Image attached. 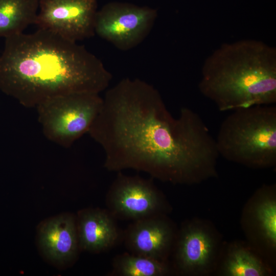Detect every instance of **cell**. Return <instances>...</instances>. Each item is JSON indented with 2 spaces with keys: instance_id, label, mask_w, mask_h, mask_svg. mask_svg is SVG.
Wrapping results in <instances>:
<instances>
[{
  "instance_id": "obj_8",
  "label": "cell",
  "mask_w": 276,
  "mask_h": 276,
  "mask_svg": "<svg viewBox=\"0 0 276 276\" xmlns=\"http://www.w3.org/2000/svg\"><path fill=\"white\" fill-rule=\"evenodd\" d=\"M118 172L106 199L108 210L116 218L134 221L171 211L170 204L152 180Z\"/></svg>"
},
{
  "instance_id": "obj_15",
  "label": "cell",
  "mask_w": 276,
  "mask_h": 276,
  "mask_svg": "<svg viewBox=\"0 0 276 276\" xmlns=\"http://www.w3.org/2000/svg\"><path fill=\"white\" fill-rule=\"evenodd\" d=\"M40 0H0V37L23 32L34 24Z\"/></svg>"
},
{
  "instance_id": "obj_11",
  "label": "cell",
  "mask_w": 276,
  "mask_h": 276,
  "mask_svg": "<svg viewBox=\"0 0 276 276\" xmlns=\"http://www.w3.org/2000/svg\"><path fill=\"white\" fill-rule=\"evenodd\" d=\"M178 228L167 214L134 220L124 233L128 252L170 261Z\"/></svg>"
},
{
  "instance_id": "obj_5",
  "label": "cell",
  "mask_w": 276,
  "mask_h": 276,
  "mask_svg": "<svg viewBox=\"0 0 276 276\" xmlns=\"http://www.w3.org/2000/svg\"><path fill=\"white\" fill-rule=\"evenodd\" d=\"M102 105L99 94L75 93L49 99L36 108L45 137L67 148L88 132Z\"/></svg>"
},
{
  "instance_id": "obj_6",
  "label": "cell",
  "mask_w": 276,
  "mask_h": 276,
  "mask_svg": "<svg viewBox=\"0 0 276 276\" xmlns=\"http://www.w3.org/2000/svg\"><path fill=\"white\" fill-rule=\"evenodd\" d=\"M223 242L210 221L199 218L185 220L178 228L170 258L174 274H214Z\"/></svg>"
},
{
  "instance_id": "obj_13",
  "label": "cell",
  "mask_w": 276,
  "mask_h": 276,
  "mask_svg": "<svg viewBox=\"0 0 276 276\" xmlns=\"http://www.w3.org/2000/svg\"><path fill=\"white\" fill-rule=\"evenodd\" d=\"M39 241L43 252L51 260L71 261L80 248L76 218L64 214L45 221L39 228Z\"/></svg>"
},
{
  "instance_id": "obj_14",
  "label": "cell",
  "mask_w": 276,
  "mask_h": 276,
  "mask_svg": "<svg viewBox=\"0 0 276 276\" xmlns=\"http://www.w3.org/2000/svg\"><path fill=\"white\" fill-rule=\"evenodd\" d=\"M274 267L246 242H223L214 273L221 276H269Z\"/></svg>"
},
{
  "instance_id": "obj_7",
  "label": "cell",
  "mask_w": 276,
  "mask_h": 276,
  "mask_svg": "<svg viewBox=\"0 0 276 276\" xmlns=\"http://www.w3.org/2000/svg\"><path fill=\"white\" fill-rule=\"evenodd\" d=\"M157 17L156 9L128 3L112 2L97 12L95 32L117 49L128 51L141 43Z\"/></svg>"
},
{
  "instance_id": "obj_16",
  "label": "cell",
  "mask_w": 276,
  "mask_h": 276,
  "mask_svg": "<svg viewBox=\"0 0 276 276\" xmlns=\"http://www.w3.org/2000/svg\"><path fill=\"white\" fill-rule=\"evenodd\" d=\"M110 275L168 276L174 274L170 261L134 255L128 251L116 256Z\"/></svg>"
},
{
  "instance_id": "obj_9",
  "label": "cell",
  "mask_w": 276,
  "mask_h": 276,
  "mask_svg": "<svg viewBox=\"0 0 276 276\" xmlns=\"http://www.w3.org/2000/svg\"><path fill=\"white\" fill-rule=\"evenodd\" d=\"M35 24L76 42L95 34L97 0H40Z\"/></svg>"
},
{
  "instance_id": "obj_12",
  "label": "cell",
  "mask_w": 276,
  "mask_h": 276,
  "mask_svg": "<svg viewBox=\"0 0 276 276\" xmlns=\"http://www.w3.org/2000/svg\"><path fill=\"white\" fill-rule=\"evenodd\" d=\"M115 219L108 210L79 212L76 222L80 248L98 253L112 247L120 237Z\"/></svg>"
},
{
  "instance_id": "obj_1",
  "label": "cell",
  "mask_w": 276,
  "mask_h": 276,
  "mask_svg": "<svg viewBox=\"0 0 276 276\" xmlns=\"http://www.w3.org/2000/svg\"><path fill=\"white\" fill-rule=\"evenodd\" d=\"M88 133L110 171L134 169L175 185L218 175L215 139L200 116L183 107L174 117L158 90L140 79L124 78L106 91Z\"/></svg>"
},
{
  "instance_id": "obj_10",
  "label": "cell",
  "mask_w": 276,
  "mask_h": 276,
  "mask_svg": "<svg viewBox=\"0 0 276 276\" xmlns=\"http://www.w3.org/2000/svg\"><path fill=\"white\" fill-rule=\"evenodd\" d=\"M241 225L247 244L273 267L276 255V186L264 185L245 204Z\"/></svg>"
},
{
  "instance_id": "obj_3",
  "label": "cell",
  "mask_w": 276,
  "mask_h": 276,
  "mask_svg": "<svg viewBox=\"0 0 276 276\" xmlns=\"http://www.w3.org/2000/svg\"><path fill=\"white\" fill-rule=\"evenodd\" d=\"M201 94L221 111L276 103V49L255 39L224 43L205 59Z\"/></svg>"
},
{
  "instance_id": "obj_2",
  "label": "cell",
  "mask_w": 276,
  "mask_h": 276,
  "mask_svg": "<svg viewBox=\"0 0 276 276\" xmlns=\"http://www.w3.org/2000/svg\"><path fill=\"white\" fill-rule=\"evenodd\" d=\"M112 75L86 48L48 30L5 38L0 90L26 107L75 93L100 94Z\"/></svg>"
},
{
  "instance_id": "obj_4",
  "label": "cell",
  "mask_w": 276,
  "mask_h": 276,
  "mask_svg": "<svg viewBox=\"0 0 276 276\" xmlns=\"http://www.w3.org/2000/svg\"><path fill=\"white\" fill-rule=\"evenodd\" d=\"M216 145L219 156L252 169L276 164V106L257 105L232 111L221 123Z\"/></svg>"
}]
</instances>
